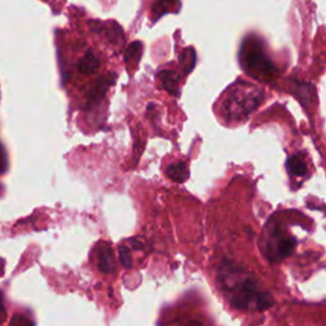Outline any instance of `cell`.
Masks as SVG:
<instances>
[{
    "label": "cell",
    "instance_id": "obj_13",
    "mask_svg": "<svg viewBox=\"0 0 326 326\" xmlns=\"http://www.w3.org/2000/svg\"><path fill=\"white\" fill-rule=\"evenodd\" d=\"M0 171H1V170H0Z\"/></svg>",
    "mask_w": 326,
    "mask_h": 326
},
{
    "label": "cell",
    "instance_id": "obj_2",
    "mask_svg": "<svg viewBox=\"0 0 326 326\" xmlns=\"http://www.w3.org/2000/svg\"><path fill=\"white\" fill-rule=\"evenodd\" d=\"M262 100L264 92L261 88L250 83L238 82L229 89L222 110L227 120L241 121L255 111Z\"/></svg>",
    "mask_w": 326,
    "mask_h": 326
},
{
    "label": "cell",
    "instance_id": "obj_12",
    "mask_svg": "<svg viewBox=\"0 0 326 326\" xmlns=\"http://www.w3.org/2000/svg\"><path fill=\"white\" fill-rule=\"evenodd\" d=\"M5 316V309H4V303H3V293L0 292V318L3 319Z\"/></svg>",
    "mask_w": 326,
    "mask_h": 326
},
{
    "label": "cell",
    "instance_id": "obj_11",
    "mask_svg": "<svg viewBox=\"0 0 326 326\" xmlns=\"http://www.w3.org/2000/svg\"><path fill=\"white\" fill-rule=\"evenodd\" d=\"M119 254H120V261L121 264L125 267H131L132 261H131V255H130V251L127 246H120L119 247Z\"/></svg>",
    "mask_w": 326,
    "mask_h": 326
},
{
    "label": "cell",
    "instance_id": "obj_4",
    "mask_svg": "<svg viewBox=\"0 0 326 326\" xmlns=\"http://www.w3.org/2000/svg\"><path fill=\"white\" fill-rule=\"evenodd\" d=\"M296 244L293 237L285 235L282 228L273 223V220H269L261 246L262 253L269 261L278 262L289 256L296 249Z\"/></svg>",
    "mask_w": 326,
    "mask_h": 326
},
{
    "label": "cell",
    "instance_id": "obj_3",
    "mask_svg": "<svg viewBox=\"0 0 326 326\" xmlns=\"http://www.w3.org/2000/svg\"><path fill=\"white\" fill-rule=\"evenodd\" d=\"M241 64L249 75L259 80L273 79L278 71L261 47L253 41L246 42L242 46Z\"/></svg>",
    "mask_w": 326,
    "mask_h": 326
},
{
    "label": "cell",
    "instance_id": "obj_5",
    "mask_svg": "<svg viewBox=\"0 0 326 326\" xmlns=\"http://www.w3.org/2000/svg\"><path fill=\"white\" fill-rule=\"evenodd\" d=\"M98 266L101 271L106 274H112L116 271V265H115L114 253L109 245L103 244L100 246L98 250Z\"/></svg>",
    "mask_w": 326,
    "mask_h": 326
},
{
    "label": "cell",
    "instance_id": "obj_7",
    "mask_svg": "<svg viewBox=\"0 0 326 326\" xmlns=\"http://www.w3.org/2000/svg\"><path fill=\"white\" fill-rule=\"evenodd\" d=\"M167 176L170 177L172 181L175 182H185L189 179L190 174H189L188 165L185 162H177V163H172L167 167Z\"/></svg>",
    "mask_w": 326,
    "mask_h": 326
},
{
    "label": "cell",
    "instance_id": "obj_9",
    "mask_svg": "<svg viewBox=\"0 0 326 326\" xmlns=\"http://www.w3.org/2000/svg\"><path fill=\"white\" fill-rule=\"evenodd\" d=\"M287 171L289 175L296 177H301L307 172V166H306L305 161L298 156H292L287 159Z\"/></svg>",
    "mask_w": 326,
    "mask_h": 326
},
{
    "label": "cell",
    "instance_id": "obj_10",
    "mask_svg": "<svg viewBox=\"0 0 326 326\" xmlns=\"http://www.w3.org/2000/svg\"><path fill=\"white\" fill-rule=\"evenodd\" d=\"M186 58L184 59L182 58V66H184V70H185V74L190 73L191 70H193V68H194L195 65V53L193 49H190V50H186L185 53Z\"/></svg>",
    "mask_w": 326,
    "mask_h": 326
},
{
    "label": "cell",
    "instance_id": "obj_6",
    "mask_svg": "<svg viewBox=\"0 0 326 326\" xmlns=\"http://www.w3.org/2000/svg\"><path fill=\"white\" fill-rule=\"evenodd\" d=\"M159 79H161L163 88L172 96H177L180 93L179 82L180 75L174 70H162L159 73Z\"/></svg>",
    "mask_w": 326,
    "mask_h": 326
},
{
    "label": "cell",
    "instance_id": "obj_1",
    "mask_svg": "<svg viewBox=\"0 0 326 326\" xmlns=\"http://www.w3.org/2000/svg\"><path fill=\"white\" fill-rule=\"evenodd\" d=\"M218 284L228 298L229 305L236 310L265 311L274 305L273 296L269 292L260 291L255 278L231 261L220 264Z\"/></svg>",
    "mask_w": 326,
    "mask_h": 326
},
{
    "label": "cell",
    "instance_id": "obj_8",
    "mask_svg": "<svg viewBox=\"0 0 326 326\" xmlns=\"http://www.w3.org/2000/svg\"><path fill=\"white\" fill-rule=\"evenodd\" d=\"M100 68V60L91 50L84 54L80 62L78 63V70L83 74H91Z\"/></svg>",
    "mask_w": 326,
    "mask_h": 326
}]
</instances>
